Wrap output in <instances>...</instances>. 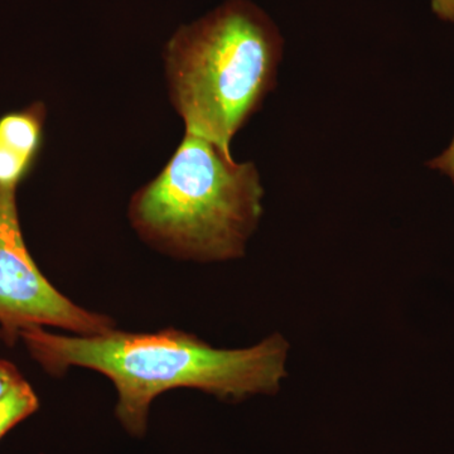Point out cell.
<instances>
[{"label":"cell","instance_id":"cell-1","mask_svg":"<svg viewBox=\"0 0 454 454\" xmlns=\"http://www.w3.org/2000/svg\"><path fill=\"white\" fill-rule=\"evenodd\" d=\"M20 340L49 375L82 367L106 376L118 393L116 417L134 437L145 435L152 403L169 390L195 389L225 400L276 394L286 375L289 348L280 334L252 348H216L170 327L151 333L115 328L95 336L33 327Z\"/></svg>","mask_w":454,"mask_h":454},{"label":"cell","instance_id":"cell-2","mask_svg":"<svg viewBox=\"0 0 454 454\" xmlns=\"http://www.w3.org/2000/svg\"><path fill=\"white\" fill-rule=\"evenodd\" d=\"M282 55L277 26L249 0H227L181 27L167 43L164 59L170 101L186 133L231 153L235 134L276 88Z\"/></svg>","mask_w":454,"mask_h":454},{"label":"cell","instance_id":"cell-3","mask_svg":"<svg viewBox=\"0 0 454 454\" xmlns=\"http://www.w3.org/2000/svg\"><path fill=\"white\" fill-rule=\"evenodd\" d=\"M262 195L255 164L186 133L162 172L131 197L129 219L143 241L172 258L227 262L244 255Z\"/></svg>","mask_w":454,"mask_h":454},{"label":"cell","instance_id":"cell-4","mask_svg":"<svg viewBox=\"0 0 454 454\" xmlns=\"http://www.w3.org/2000/svg\"><path fill=\"white\" fill-rule=\"evenodd\" d=\"M18 187L0 186V334L14 343L23 331L55 327L74 336L115 330L112 317L80 307L43 276L20 227Z\"/></svg>","mask_w":454,"mask_h":454},{"label":"cell","instance_id":"cell-5","mask_svg":"<svg viewBox=\"0 0 454 454\" xmlns=\"http://www.w3.org/2000/svg\"><path fill=\"white\" fill-rule=\"evenodd\" d=\"M46 113L44 104L37 101L20 112L5 114L0 118V140L35 163L40 153Z\"/></svg>","mask_w":454,"mask_h":454},{"label":"cell","instance_id":"cell-6","mask_svg":"<svg viewBox=\"0 0 454 454\" xmlns=\"http://www.w3.org/2000/svg\"><path fill=\"white\" fill-rule=\"evenodd\" d=\"M40 408V399L28 381L23 380L0 399V441Z\"/></svg>","mask_w":454,"mask_h":454},{"label":"cell","instance_id":"cell-7","mask_svg":"<svg viewBox=\"0 0 454 454\" xmlns=\"http://www.w3.org/2000/svg\"><path fill=\"white\" fill-rule=\"evenodd\" d=\"M32 166L31 160L12 151L0 140V186L18 187Z\"/></svg>","mask_w":454,"mask_h":454},{"label":"cell","instance_id":"cell-8","mask_svg":"<svg viewBox=\"0 0 454 454\" xmlns=\"http://www.w3.org/2000/svg\"><path fill=\"white\" fill-rule=\"evenodd\" d=\"M23 380L25 378L14 364L0 358V399Z\"/></svg>","mask_w":454,"mask_h":454},{"label":"cell","instance_id":"cell-9","mask_svg":"<svg viewBox=\"0 0 454 454\" xmlns=\"http://www.w3.org/2000/svg\"><path fill=\"white\" fill-rule=\"evenodd\" d=\"M428 167L437 169L444 175L450 176L454 181V137L452 143L439 157L430 160Z\"/></svg>","mask_w":454,"mask_h":454},{"label":"cell","instance_id":"cell-10","mask_svg":"<svg viewBox=\"0 0 454 454\" xmlns=\"http://www.w3.org/2000/svg\"><path fill=\"white\" fill-rule=\"evenodd\" d=\"M433 9L443 20H454V0H432Z\"/></svg>","mask_w":454,"mask_h":454}]
</instances>
